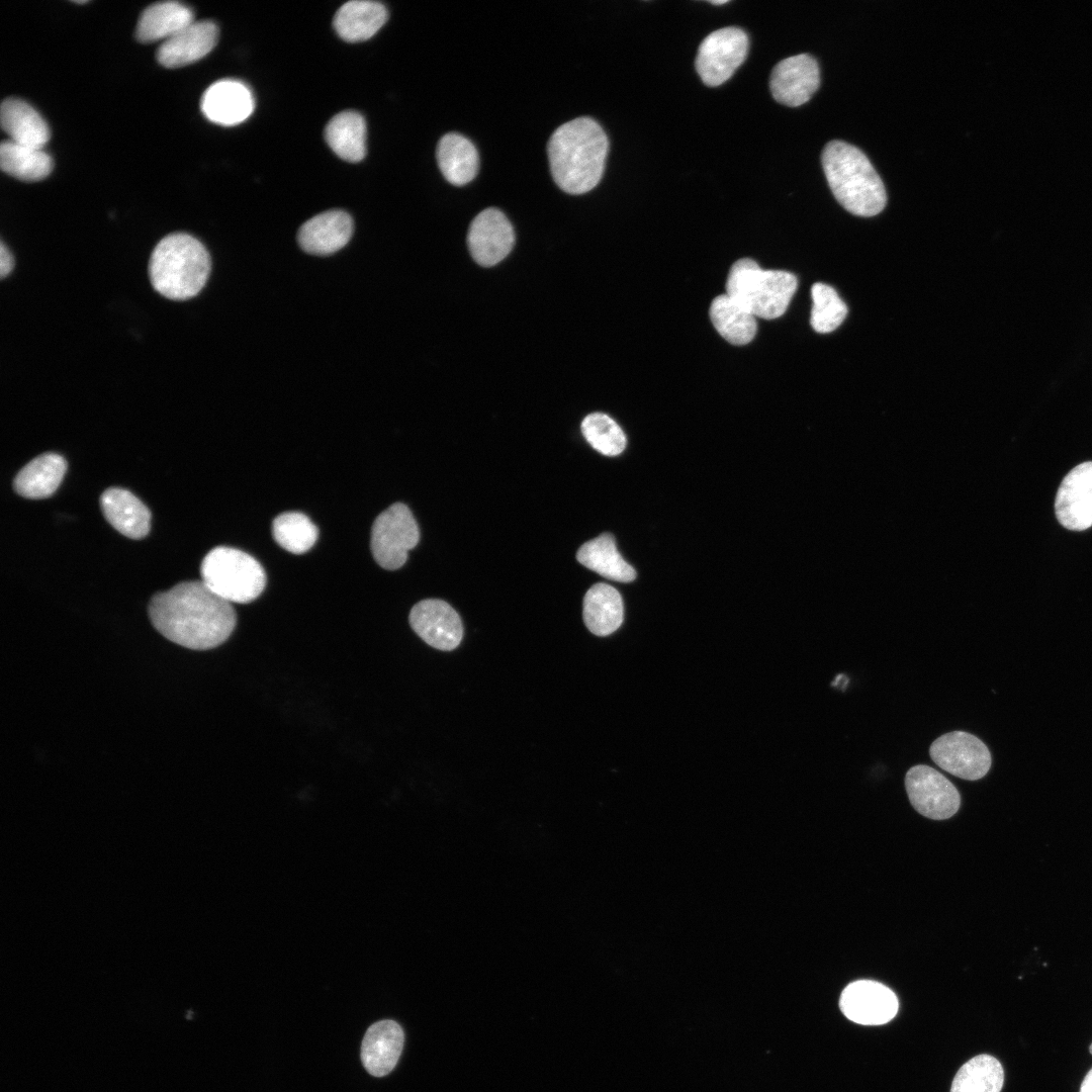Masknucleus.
Instances as JSON below:
<instances>
[{
  "label": "nucleus",
  "mask_w": 1092,
  "mask_h": 1092,
  "mask_svg": "<svg viewBox=\"0 0 1092 1092\" xmlns=\"http://www.w3.org/2000/svg\"><path fill=\"white\" fill-rule=\"evenodd\" d=\"M149 616L164 637L194 650L222 644L236 627L232 604L202 580L183 581L156 594L149 604Z\"/></svg>",
  "instance_id": "obj_1"
},
{
  "label": "nucleus",
  "mask_w": 1092,
  "mask_h": 1092,
  "mask_svg": "<svg viewBox=\"0 0 1092 1092\" xmlns=\"http://www.w3.org/2000/svg\"><path fill=\"white\" fill-rule=\"evenodd\" d=\"M608 150V138L595 119L582 116L561 124L547 147L555 183L570 194L588 192L603 176Z\"/></svg>",
  "instance_id": "obj_2"
},
{
  "label": "nucleus",
  "mask_w": 1092,
  "mask_h": 1092,
  "mask_svg": "<svg viewBox=\"0 0 1092 1092\" xmlns=\"http://www.w3.org/2000/svg\"><path fill=\"white\" fill-rule=\"evenodd\" d=\"M821 160L834 197L847 211L859 216H874L884 209L886 189L859 149L842 141H832L825 146Z\"/></svg>",
  "instance_id": "obj_3"
},
{
  "label": "nucleus",
  "mask_w": 1092,
  "mask_h": 1092,
  "mask_svg": "<svg viewBox=\"0 0 1092 1092\" xmlns=\"http://www.w3.org/2000/svg\"><path fill=\"white\" fill-rule=\"evenodd\" d=\"M210 256L203 244L185 233L164 237L149 260V278L162 296L184 300L196 296L210 273Z\"/></svg>",
  "instance_id": "obj_4"
},
{
  "label": "nucleus",
  "mask_w": 1092,
  "mask_h": 1092,
  "mask_svg": "<svg viewBox=\"0 0 1092 1092\" xmlns=\"http://www.w3.org/2000/svg\"><path fill=\"white\" fill-rule=\"evenodd\" d=\"M798 281L783 270H763L752 259L737 260L730 268L726 294L755 317L772 320L787 310Z\"/></svg>",
  "instance_id": "obj_5"
},
{
  "label": "nucleus",
  "mask_w": 1092,
  "mask_h": 1092,
  "mask_svg": "<svg viewBox=\"0 0 1092 1092\" xmlns=\"http://www.w3.org/2000/svg\"><path fill=\"white\" fill-rule=\"evenodd\" d=\"M200 572L204 584L231 604L256 600L266 585L261 564L248 553L232 547L211 549L202 560Z\"/></svg>",
  "instance_id": "obj_6"
},
{
  "label": "nucleus",
  "mask_w": 1092,
  "mask_h": 1092,
  "mask_svg": "<svg viewBox=\"0 0 1092 1092\" xmlns=\"http://www.w3.org/2000/svg\"><path fill=\"white\" fill-rule=\"evenodd\" d=\"M419 539V527L412 512L405 505L396 503L375 519L371 530V552L378 565L394 570L404 564L407 552Z\"/></svg>",
  "instance_id": "obj_7"
},
{
  "label": "nucleus",
  "mask_w": 1092,
  "mask_h": 1092,
  "mask_svg": "<svg viewBox=\"0 0 1092 1092\" xmlns=\"http://www.w3.org/2000/svg\"><path fill=\"white\" fill-rule=\"evenodd\" d=\"M748 36L735 26L713 31L701 42L696 69L702 81L711 87L726 82L745 61Z\"/></svg>",
  "instance_id": "obj_8"
},
{
  "label": "nucleus",
  "mask_w": 1092,
  "mask_h": 1092,
  "mask_svg": "<svg viewBox=\"0 0 1092 1092\" xmlns=\"http://www.w3.org/2000/svg\"><path fill=\"white\" fill-rule=\"evenodd\" d=\"M929 754L940 768L967 781H977L985 777L992 763L986 744L965 731H952L939 736L930 745Z\"/></svg>",
  "instance_id": "obj_9"
},
{
  "label": "nucleus",
  "mask_w": 1092,
  "mask_h": 1092,
  "mask_svg": "<svg viewBox=\"0 0 1092 1092\" xmlns=\"http://www.w3.org/2000/svg\"><path fill=\"white\" fill-rule=\"evenodd\" d=\"M905 789L913 808L933 820L951 817L961 805V796L953 784L928 765L918 764L909 768L905 776Z\"/></svg>",
  "instance_id": "obj_10"
},
{
  "label": "nucleus",
  "mask_w": 1092,
  "mask_h": 1092,
  "mask_svg": "<svg viewBox=\"0 0 1092 1092\" xmlns=\"http://www.w3.org/2000/svg\"><path fill=\"white\" fill-rule=\"evenodd\" d=\"M842 1013L862 1025H881L892 1020L899 1008L895 993L872 980H858L847 985L839 999Z\"/></svg>",
  "instance_id": "obj_11"
},
{
  "label": "nucleus",
  "mask_w": 1092,
  "mask_h": 1092,
  "mask_svg": "<svg viewBox=\"0 0 1092 1092\" xmlns=\"http://www.w3.org/2000/svg\"><path fill=\"white\" fill-rule=\"evenodd\" d=\"M515 244L514 229L503 211L489 207L471 221L467 245L476 263L490 267L508 256Z\"/></svg>",
  "instance_id": "obj_12"
},
{
  "label": "nucleus",
  "mask_w": 1092,
  "mask_h": 1092,
  "mask_svg": "<svg viewBox=\"0 0 1092 1092\" xmlns=\"http://www.w3.org/2000/svg\"><path fill=\"white\" fill-rule=\"evenodd\" d=\"M408 621L421 639L439 650L455 649L463 637L459 615L442 600L428 599L419 602L412 608Z\"/></svg>",
  "instance_id": "obj_13"
},
{
  "label": "nucleus",
  "mask_w": 1092,
  "mask_h": 1092,
  "mask_svg": "<svg viewBox=\"0 0 1092 1092\" xmlns=\"http://www.w3.org/2000/svg\"><path fill=\"white\" fill-rule=\"evenodd\" d=\"M820 85L817 61L808 54L789 57L771 71L769 88L774 98L787 106L808 102Z\"/></svg>",
  "instance_id": "obj_14"
},
{
  "label": "nucleus",
  "mask_w": 1092,
  "mask_h": 1092,
  "mask_svg": "<svg viewBox=\"0 0 1092 1092\" xmlns=\"http://www.w3.org/2000/svg\"><path fill=\"white\" fill-rule=\"evenodd\" d=\"M1058 521L1072 531L1092 526V461L1073 468L1063 479L1055 503Z\"/></svg>",
  "instance_id": "obj_15"
},
{
  "label": "nucleus",
  "mask_w": 1092,
  "mask_h": 1092,
  "mask_svg": "<svg viewBox=\"0 0 1092 1092\" xmlns=\"http://www.w3.org/2000/svg\"><path fill=\"white\" fill-rule=\"evenodd\" d=\"M254 107L252 91L238 80H219L210 85L201 98V111L204 116L223 126L244 122L252 114Z\"/></svg>",
  "instance_id": "obj_16"
},
{
  "label": "nucleus",
  "mask_w": 1092,
  "mask_h": 1092,
  "mask_svg": "<svg viewBox=\"0 0 1092 1092\" xmlns=\"http://www.w3.org/2000/svg\"><path fill=\"white\" fill-rule=\"evenodd\" d=\"M217 38L218 28L214 22L193 21L162 42L157 52V60L166 68L192 64L210 53Z\"/></svg>",
  "instance_id": "obj_17"
},
{
  "label": "nucleus",
  "mask_w": 1092,
  "mask_h": 1092,
  "mask_svg": "<svg viewBox=\"0 0 1092 1092\" xmlns=\"http://www.w3.org/2000/svg\"><path fill=\"white\" fill-rule=\"evenodd\" d=\"M353 230L352 217L343 210L333 209L305 221L298 231L297 240L304 252L328 256L348 244Z\"/></svg>",
  "instance_id": "obj_18"
},
{
  "label": "nucleus",
  "mask_w": 1092,
  "mask_h": 1092,
  "mask_svg": "<svg viewBox=\"0 0 1092 1092\" xmlns=\"http://www.w3.org/2000/svg\"><path fill=\"white\" fill-rule=\"evenodd\" d=\"M403 1042V1030L393 1020L384 1019L369 1026L360 1054L366 1071L375 1077L389 1074L398 1062Z\"/></svg>",
  "instance_id": "obj_19"
},
{
  "label": "nucleus",
  "mask_w": 1092,
  "mask_h": 1092,
  "mask_svg": "<svg viewBox=\"0 0 1092 1092\" xmlns=\"http://www.w3.org/2000/svg\"><path fill=\"white\" fill-rule=\"evenodd\" d=\"M100 506L107 522L120 534L141 539L149 533L151 513L130 491L110 487L101 494Z\"/></svg>",
  "instance_id": "obj_20"
},
{
  "label": "nucleus",
  "mask_w": 1092,
  "mask_h": 1092,
  "mask_svg": "<svg viewBox=\"0 0 1092 1092\" xmlns=\"http://www.w3.org/2000/svg\"><path fill=\"white\" fill-rule=\"evenodd\" d=\"M0 120L9 140L42 149L50 140V128L41 115L27 102L7 98L1 104Z\"/></svg>",
  "instance_id": "obj_21"
},
{
  "label": "nucleus",
  "mask_w": 1092,
  "mask_h": 1092,
  "mask_svg": "<svg viewBox=\"0 0 1092 1092\" xmlns=\"http://www.w3.org/2000/svg\"><path fill=\"white\" fill-rule=\"evenodd\" d=\"M66 469V460L61 455L41 454L29 461L17 473L13 481L14 489L26 498H46L57 490Z\"/></svg>",
  "instance_id": "obj_22"
},
{
  "label": "nucleus",
  "mask_w": 1092,
  "mask_h": 1092,
  "mask_svg": "<svg viewBox=\"0 0 1092 1092\" xmlns=\"http://www.w3.org/2000/svg\"><path fill=\"white\" fill-rule=\"evenodd\" d=\"M386 20L387 11L381 3L353 0L338 9L334 17V28L344 40L357 42L372 37Z\"/></svg>",
  "instance_id": "obj_23"
},
{
  "label": "nucleus",
  "mask_w": 1092,
  "mask_h": 1092,
  "mask_svg": "<svg viewBox=\"0 0 1092 1092\" xmlns=\"http://www.w3.org/2000/svg\"><path fill=\"white\" fill-rule=\"evenodd\" d=\"M583 621L597 636H608L623 622L624 608L620 593L610 584H594L583 598Z\"/></svg>",
  "instance_id": "obj_24"
},
{
  "label": "nucleus",
  "mask_w": 1092,
  "mask_h": 1092,
  "mask_svg": "<svg viewBox=\"0 0 1092 1092\" xmlns=\"http://www.w3.org/2000/svg\"><path fill=\"white\" fill-rule=\"evenodd\" d=\"M194 21L192 10L177 1L152 4L142 13L135 30L142 42L166 40Z\"/></svg>",
  "instance_id": "obj_25"
},
{
  "label": "nucleus",
  "mask_w": 1092,
  "mask_h": 1092,
  "mask_svg": "<svg viewBox=\"0 0 1092 1092\" xmlns=\"http://www.w3.org/2000/svg\"><path fill=\"white\" fill-rule=\"evenodd\" d=\"M437 161L445 179L458 186L470 182L478 171L479 159L475 146L457 132H448L440 139Z\"/></svg>",
  "instance_id": "obj_26"
},
{
  "label": "nucleus",
  "mask_w": 1092,
  "mask_h": 1092,
  "mask_svg": "<svg viewBox=\"0 0 1092 1092\" xmlns=\"http://www.w3.org/2000/svg\"><path fill=\"white\" fill-rule=\"evenodd\" d=\"M576 559L586 568L611 580L630 582L636 577L635 569L620 554L610 533H603L582 544L577 550Z\"/></svg>",
  "instance_id": "obj_27"
},
{
  "label": "nucleus",
  "mask_w": 1092,
  "mask_h": 1092,
  "mask_svg": "<svg viewBox=\"0 0 1092 1092\" xmlns=\"http://www.w3.org/2000/svg\"><path fill=\"white\" fill-rule=\"evenodd\" d=\"M325 139L341 159L359 162L366 154V123L356 111H343L335 115L325 128Z\"/></svg>",
  "instance_id": "obj_28"
},
{
  "label": "nucleus",
  "mask_w": 1092,
  "mask_h": 1092,
  "mask_svg": "<svg viewBox=\"0 0 1092 1092\" xmlns=\"http://www.w3.org/2000/svg\"><path fill=\"white\" fill-rule=\"evenodd\" d=\"M709 314L717 332L732 345H746L756 334L755 316L726 293L713 299Z\"/></svg>",
  "instance_id": "obj_29"
},
{
  "label": "nucleus",
  "mask_w": 1092,
  "mask_h": 1092,
  "mask_svg": "<svg viewBox=\"0 0 1092 1092\" xmlns=\"http://www.w3.org/2000/svg\"><path fill=\"white\" fill-rule=\"evenodd\" d=\"M0 166L6 174L27 182L44 179L53 170V160L42 149L3 141Z\"/></svg>",
  "instance_id": "obj_30"
},
{
  "label": "nucleus",
  "mask_w": 1092,
  "mask_h": 1092,
  "mask_svg": "<svg viewBox=\"0 0 1092 1092\" xmlns=\"http://www.w3.org/2000/svg\"><path fill=\"white\" fill-rule=\"evenodd\" d=\"M1004 1070L993 1056L982 1054L964 1064L953 1078L950 1092H1001Z\"/></svg>",
  "instance_id": "obj_31"
},
{
  "label": "nucleus",
  "mask_w": 1092,
  "mask_h": 1092,
  "mask_svg": "<svg viewBox=\"0 0 1092 1092\" xmlns=\"http://www.w3.org/2000/svg\"><path fill=\"white\" fill-rule=\"evenodd\" d=\"M272 534L283 549L293 554H302L314 545L318 532L307 516L298 512H287L273 520Z\"/></svg>",
  "instance_id": "obj_32"
},
{
  "label": "nucleus",
  "mask_w": 1092,
  "mask_h": 1092,
  "mask_svg": "<svg viewBox=\"0 0 1092 1092\" xmlns=\"http://www.w3.org/2000/svg\"><path fill=\"white\" fill-rule=\"evenodd\" d=\"M581 433L595 450L607 456L619 455L627 444L620 426L603 413L587 415L581 422Z\"/></svg>",
  "instance_id": "obj_33"
},
{
  "label": "nucleus",
  "mask_w": 1092,
  "mask_h": 1092,
  "mask_svg": "<svg viewBox=\"0 0 1092 1092\" xmlns=\"http://www.w3.org/2000/svg\"><path fill=\"white\" fill-rule=\"evenodd\" d=\"M813 306L810 323L818 333H830L837 329L847 314V306L833 287L815 283L811 288Z\"/></svg>",
  "instance_id": "obj_34"
},
{
  "label": "nucleus",
  "mask_w": 1092,
  "mask_h": 1092,
  "mask_svg": "<svg viewBox=\"0 0 1092 1092\" xmlns=\"http://www.w3.org/2000/svg\"><path fill=\"white\" fill-rule=\"evenodd\" d=\"M13 267H14V258H13L11 252L9 251V249L5 246L4 242H1V244H0V276H1V278L2 279L5 278L12 271Z\"/></svg>",
  "instance_id": "obj_35"
},
{
  "label": "nucleus",
  "mask_w": 1092,
  "mask_h": 1092,
  "mask_svg": "<svg viewBox=\"0 0 1092 1092\" xmlns=\"http://www.w3.org/2000/svg\"><path fill=\"white\" fill-rule=\"evenodd\" d=\"M1080 1092H1092V1068L1086 1074V1076H1085V1078H1084V1080H1083V1082L1081 1084Z\"/></svg>",
  "instance_id": "obj_36"
},
{
  "label": "nucleus",
  "mask_w": 1092,
  "mask_h": 1092,
  "mask_svg": "<svg viewBox=\"0 0 1092 1092\" xmlns=\"http://www.w3.org/2000/svg\"><path fill=\"white\" fill-rule=\"evenodd\" d=\"M708 2L713 4V5H722V4L727 3L728 1L727 0H718V1L711 0V1H708Z\"/></svg>",
  "instance_id": "obj_37"
},
{
  "label": "nucleus",
  "mask_w": 1092,
  "mask_h": 1092,
  "mask_svg": "<svg viewBox=\"0 0 1092 1092\" xmlns=\"http://www.w3.org/2000/svg\"><path fill=\"white\" fill-rule=\"evenodd\" d=\"M1089 1052H1090V1054L1092 1055V1043H1091V1044H1090V1046H1089Z\"/></svg>",
  "instance_id": "obj_38"
}]
</instances>
